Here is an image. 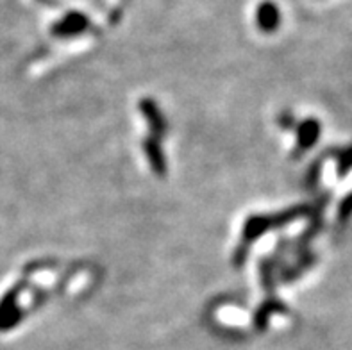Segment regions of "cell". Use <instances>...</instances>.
<instances>
[{"label":"cell","instance_id":"obj_1","mask_svg":"<svg viewBox=\"0 0 352 350\" xmlns=\"http://www.w3.org/2000/svg\"><path fill=\"white\" fill-rule=\"evenodd\" d=\"M258 23L263 31H274L279 23V9L272 2H265L259 6Z\"/></svg>","mask_w":352,"mask_h":350},{"label":"cell","instance_id":"obj_2","mask_svg":"<svg viewBox=\"0 0 352 350\" xmlns=\"http://www.w3.org/2000/svg\"><path fill=\"white\" fill-rule=\"evenodd\" d=\"M351 211H352V195L349 197L347 200H345L344 208H342V213H344V217H347V215L351 213Z\"/></svg>","mask_w":352,"mask_h":350}]
</instances>
